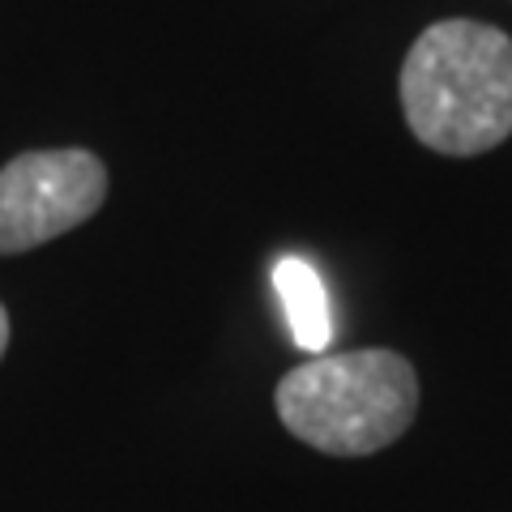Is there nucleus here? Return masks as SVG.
<instances>
[{
	"mask_svg": "<svg viewBox=\"0 0 512 512\" xmlns=\"http://www.w3.org/2000/svg\"><path fill=\"white\" fill-rule=\"evenodd\" d=\"M107 201V167L90 150H26L0 167V256L35 252L82 227Z\"/></svg>",
	"mask_w": 512,
	"mask_h": 512,
	"instance_id": "obj_3",
	"label": "nucleus"
},
{
	"mask_svg": "<svg viewBox=\"0 0 512 512\" xmlns=\"http://www.w3.org/2000/svg\"><path fill=\"white\" fill-rule=\"evenodd\" d=\"M402 116L427 150L474 158L512 137V39L500 26L448 18L402 60Z\"/></svg>",
	"mask_w": 512,
	"mask_h": 512,
	"instance_id": "obj_1",
	"label": "nucleus"
},
{
	"mask_svg": "<svg viewBox=\"0 0 512 512\" xmlns=\"http://www.w3.org/2000/svg\"><path fill=\"white\" fill-rule=\"evenodd\" d=\"M5 350H9V312L0 303V359H5Z\"/></svg>",
	"mask_w": 512,
	"mask_h": 512,
	"instance_id": "obj_5",
	"label": "nucleus"
},
{
	"mask_svg": "<svg viewBox=\"0 0 512 512\" xmlns=\"http://www.w3.org/2000/svg\"><path fill=\"white\" fill-rule=\"evenodd\" d=\"M295 440L329 457H372L397 444L419 414V372L397 350H342L291 367L274 393Z\"/></svg>",
	"mask_w": 512,
	"mask_h": 512,
	"instance_id": "obj_2",
	"label": "nucleus"
},
{
	"mask_svg": "<svg viewBox=\"0 0 512 512\" xmlns=\"http://www.w3.org/2000/svg\"><path fill=\"white\" fill-rule=\"evenodd\" d=\"M274 291L282 299L286 325H291V342L308 355H325L333 342V316H329V295L316 269L303 256H278L274 265Z\"/></svg>",
	"mask_w": 512,
	"mask_h": 512,
	"instance_id": "obj_4",
	"label": "nucleus"
}]
</instances>
